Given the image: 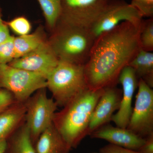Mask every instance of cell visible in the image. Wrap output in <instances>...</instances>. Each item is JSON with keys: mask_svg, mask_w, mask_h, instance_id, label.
<instances>
[{"mask_svg": "<svg viewBox=\"0 0 153 153\" xmlns=\"http://www.w3.org/2000/svg\"><path fill=\"white\" fill-rule=\"evenodd\" d=\"M59 59L48 40L37 49L9 63L10 66L41 74L47 79L57 66Z\"/></svg>", "mask_w": 153, "mask_h": 153, "instance_id": "obj_10", "label": "cell"}, {"mask_svg": "<svg viewBox=\"0 0 153 153\" xmlns=\"http://www.w3.org/2000/svg\"><path fill=\"white\" fill-rule=\"evenodd\" d=\"M103 90L87 89L55 113L53 124L71 149L88 135L91 115Z\"/></svg>", "mask_w": 153, "mask_h": 153, "instance_id": "obj_2", "label": "cell"}, {"mask_svg": "<svg viewBox=\"0 0 153 153\" xmlns=\"http://www.w3.org/2000/svg\"><path fill=\"white\" fill-rule=\"evenodd\" d=\"M25 104V123L34 145L41 133L53 123L58 105L53 98L47 95V88L36 91Z\"/></svg>", "mask_w": 153, "mask_h": 153, "instance_id": "obj_6", "label": "cell"}, {"mask_svg": "<svg viewBox=\"0 0 153 153\" xmlns=\"http://www.w3.org/2000/svg\"><path fill=\"white\" fill-rule=\"evenodd\" d=\"M25 102H16L0 113V140H6L25 122Z\"/></svg>", "mask_w": 153, "mask_h": 153, "instance_id": "obj_14", "label": "cell"}, {"mask_svg": "<svg viewBox=\"0 0 153 153\" xmlns=\"http://www.w3.org/2000/svg\"><path fill=\"white\" fill-rule=\"evenodd\" d=\"M93 138L105 140L110 144L138 151L144 143L146 138L127 128L103 126L90 134Z\"/></svg>", "mask_w": 153, "mask_h": 153, "instance_id": "obj_13", "label": "cell"}, {"mask_svg": "<svg viewBox=\"0 0 153 153\" xmlns=\"http://www.w3.org/2000/svg\"><path fill=\"white\" fill-rule=\"evenodd\" d=\"M141 26L123 22L95 39L84 65L88 89L98 90L115 85L122 70L140 49Z\"/></svg>", "mask_w": 153, "mask_h": 153, "instance_id": "obj_1", "label": "cell"}, {"mask_svg": "<svg viewBox=\"0 0 153 153\" xmlns=\"http://www.w3.org/2000/svg\"><path fill=\"white\" fill-rule=\"evenodd\" d=\"M143 20L139 12L130 4L123 0H111L100 16L88 28L95 40L102 34L109 32L123 22H128L137 26Z\"/></svg>", "mask_w": 153, "mask_h": 153, "instance_id": "obj_7", "label": "cell"}, {"mask_svg": "<svg viewBox=\"0 0 153 153\" xmlns=\"http://www.w3.org/2000/svg\"><path fill=\"white\" fill-rule=\"evenodd\" d=\"M127 66L133 68L138 79H143L149 86L153 88L152 52H148L140 49Z\"/></svg>", "mask_w": 153, "mask_h": 153, "instance_id": "obj_17", "label": "cell"}, {"mask_svg": "<svg viewBox=\"0 0 153 153\" xmlns=\"http://www.w3.org/2000/svg\"><path fill=\"white\" fill-rule=\"evenodd\" d=\"M118 80L122 86L121 99L117 112L113 115L111 120L117 126L126 128L132 111V100L139 79L133 68L127 66L122 70Z\"/></svg>", "mask_w": 153, "mask_h": 153, "instance_id": "obj_11", "label": "cell"}, {"mask_svg": "<svg viewBox=\"0 0 153 153\" xmlns=\"http://www.w3.org/2000/svg\"><path fill=\"white\" fill-rule=\"evenodd\" d=\"M134 106L126 128L146 138L153 135V90L142 79L137 85Z\"/></svg>", "mask_w": 153, "mask_h": 153, "instance_id": "obj_9", "label": "cell"}, {"mask_svg": "<svg viewBox=\"0 0 153 153\" xmlns=\"http://www.w3.org/2000/svg\"><path fill=\"white\" fill-rule=\"evenodd\" d=\"M121 96V91L115 85L104 88L91 115L88 135L111 120L115 111L119 108Z\"/></svg>", "mask_w": 153, "mask_h": 153, "instance_id": "obj_12", "label": "cell"}, {"mask_svg": "<svg viewBox=\"0 0 153 153\" xmlns=\"http://www.w3.org/2000/svg\"><path fill=\"white\" fill-rule=\"evenodd\" d=\"M48 41L59 60L85 65L94 39L87 28L57 22Z\"/></svg>", "mask_w": 153, "mask_h": 153, "instance_id": "obj_3", "label": "cell"}, {"mask_svg": "<svg viewBox=\"0 0 153 153\" xmlns=\"http://www.w3.org/2000/svg\"><path fill=\"white\" fill-rule=\"evenodd\" d=\"M14 40L11 36L0 43V64H9L15 59Z\"/></svg>", "mask_w": 153, "mask_h": 153, "instance_id": "obj_22", "label": "cell"}, {"mask_svg": "<svg viewBox=\"0 0 153 153\" xmlns=\"http://www.w3.org/2000/svg\"><path fill=\"white\" fill-rule=\"evenodd\" d=\"M139 42L140 49L148 51H153V19L149 18L143 20L140 30Z\"/></svg>", "mask_w": 153, "mask_h": 153, "instance_id": "obj_20", "label": "cell"}, {"mask_svg": "<svg viewBox=\"0 0 153 153\" xmlns=\"http://www.w3.org/2000/svg\"><path fill=\"white\" fill-rule=\"evenodd\" d=\"M9 27L2 19V9L0 7V43L10 37Z\"/></svg>", "mask_w": 153, "mask_h": 153, "instance_id": "obj_26", "label": "cell"}, {"mask_svg": "<svg viewBox=\"0 0 153 153\" xmlns=\"http://www.w3.org/2000/svg\"><path fill=\"white\" fill-rule=\"evenodd\" d=\"M47 82L53 99L62 107L88 89L84 65L62 60L47 77Z\"/></svg>", "mask_w": 153, "mask_h": 153, "instance_id": "obj_4", "label": "cell"}, {"mask_svg": "<svg viewBox=\"0 0 153 153\" xmlns=\"http://www.w3.org/2000/svg\"><path fill=\"white\" fill-rule=\"evenodd\" d=\"M47 40L42 27H38L32 34L14 37L15 59L32 52Z\"/></svg>", "mask_w": 153, "mask_h": 153, "instance_id": "obj_18", "label": "cell"}, {"mask_svg": "<svg viewBox=\"0 0 153 153\" xmlns=\"http://www.w3.org/2000/svg\"><path fill=\"white\" fill-rule=\"evenodd\" d=\"M138 152L140 153H153V135L146 138L144 143Z\"/></svg>", "mask_w": 153, "mask_h": 153, "instance_id": "obj_27", "label": "cell"}, {"mask_svg": "<svg viewBox=\"0 0 153 153\" xmlns=\"http://www.w3.org/2000/svg\"><path fill=\"white\" fill-rule=\"evenodd\" d=\"M49 30L53 31L61 12V0H37Z\"/></svg>", "mask_w": 153, "mask_h": 153, "instance_id": "obj_19", "label": "cell"}, {"mask_svg": "<svg viewBox=\"0 0 153 153\" xmlns=\"http://www.w3.org/2000/svg\"><path fill=\"white\" fill-rule=\"evenodd\" d=\"M5 23L8 27L19 36L30 34L32 29L30 21L24 16L17 17Z\"/></svg>", "mask_w": 153, "mask_h": 153, "instance_id": "obj_21", "label": "cell"}, {"mask_svg": "<svg viewBox=\"0 0 153 153\" xmlns=\"http://www.w3.org/2000/svg\"><path fill=\"white\" fill-rule=\"evenodd\" d=\"M47 87V79L41 74L0 64V88L11 92L17 102H26L37 91Z\"/></svg>", "mask_w": 153, "mask_h": 153, "instance_id": "obj_5", "label": "cell"}, {"mask_svg": "<svg viewBox=\"0 0 153 153\" xmlns=\"http://www.w3.org/2000/svg\"><path fill=\"white\" fill-rule=\"evenodd\" d=\"M130 4L139 12L143 18H153V0H131Z\"/></svg>", "mask_w": 153, "mask_h": 153, "instance_id": "obj_23", "label": "cell"}, {"mask_svg": "<svg viewBox=\"0 0 153 153\" xmlns=\"http://www.w3.org/2000/svg\"><path fill=\"white\" fill-rule=\"evenodd\" d=\"M16 102H17L11 92L0 88V113Z\"/></svg>", "mask_w": 153, "mask_h": 153, "instance_id": "obj_24", "label": "cell"}, {"mask_svg": "<svg viewBox=\"0 0 153 153\" xmlns=\"http://www.w3.org/2000/svg\"><path fill=\"white\" fill-rule=\"evenodd\" d=\"M100 153H140L138 151L122 147L116 145L109 144L100 149Z\"/></svg>", "mask_w": 153, "mask_h": 153, "instance_id": "obj_25", "label": "cell"}, {"mask_svg": "<svg viewBox=\"0 0 153 153\" xmlns=\"http://www.w3.org/2000/svg\"><path fill=\"white\" fill-rule=\"evenodd\" d=\"M4 153H36L25 122L7 140Z\"/></svg>", "mask_w": 153, "mask_h": 153, "instance_id": "obj_16", "label": "cell"}, {"mask_svg": "<svg viewBox=\"0 0 153 153\" xmlns=\"http://www.w3.org/2000/svg\"><path fill=\"white\" fill-rule=\"evenodd\" d=\"M111 0H61L58 22L88 29Z\"/></svg>", "mask_w": 153, "mask_h": 153, "instance_id": "obj_8", "label": "cell"}, {"mask_svg": "<svg viewBox=\"0 0 153 153\" xmlns=\"http://www.w3.org/2000/svg\"></svg>", "mask_w": 153, "mask_h": 153, "instance_id": "obj_29", "label": "cell"}, {"mask_svg": "<svg viewBox=\"0 0 153 153\" xmlns=\"http://www.w3.org/2000/svg\"><path fill=\"white\" fill-rule=\"evenodd\" d=\"M34 147L36 153H69L71 150L53 123L41 133Z\"/></svg>", "mask_w": 153, "mask_h": 153, "instance_id": "obj_15", "label": "cell"}, {"mask_svg": "<svg viewBox=\"0 0 153 153\" xmlns=\"http://www.w3.org/2000/svg\"><path fill=\"white\" fill-rule=\"evenodd\" d=\"M7 146V140H0V153H4Z\"/></svg>", "mask_w": 153, "mask_h": 153, "instance_id": "obj_28", "label": "cell"}]
</instances>
